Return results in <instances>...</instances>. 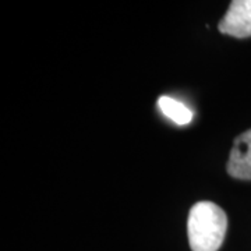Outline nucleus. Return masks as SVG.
Returning a JSON list of instances; mask_svg holds the SVG:
<instances>
[{
    "label": "nucleus",
    "mask_w": 251,
    "mask_h": 251,
    "mask_svg": "<svg viewBox=\"0 0 251 251\" xmlns=\"http://www.w3.org/2000/svg\"><path fill=\"white\" fill-rule=\"evenodd\" d=\"M158 108L165 116L177 126L188 125L194 117L193 110H190L183 102L166 95L158 99Z\"/></svg>",
    "instance_id": "20e7f679"
},
{
    "label": "nucleus",
    "mask_w": 251,
    "mask_h": 251,
    "mask_svg": "<svg viewBox=\"0 0 251 251\" xmlns=\"http://www.w3.org/2000/svg\"><path fill=\"white\" fill-rule=\"evenodd\" d=\"M219 31L234 38L251 36V0H233L219 23Z\"/></svg>",
    "instance_id": "f03ea898"
},
{
    "label": "nucleus",
    "mask_w": 251,
    "mask_h": 251,
    "mask_svg": "<svg viewBox=\"0 0 251 251\" xmlns=\"http://www.w3.org/2000/svg\"><path fill=\"white\" fill-rule=\"evenodd\" d=\"M227 230V216L214 202H197L188 214L187 233L193 251H218Z\"/></svg>",
    "instance_id": "f257e3e1"
},
{
    "label": "nucleus",
    "mask_w": 251,
    "mask_h": 251,
    "mask_svg": "<svg viewBox=\"0 0 251 251\" xmlns=\"http://www.w3.org/2000/svg\"><path fill=\"white\" fill-rule=\"evenodd\" d=\"M227 173L234 179L251 180V128L234 140L227 162Z\"/></svg>",
    "instance_id": "7ed1b4c3"
}]
</instances>
